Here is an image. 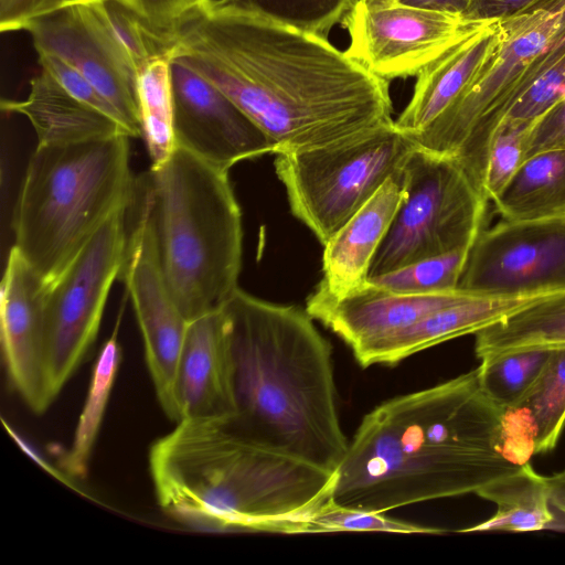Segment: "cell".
<instances>
[{
    "instance_id": "39",
    "label": "cell",
    "mask_w": 565,
    "mask_h": 565,
    "mask_svg": "<svg viewBox=\"0 0 565 565\" xmlns=\"http://www.w3.org/2000/svg\"><path fill=\"white\" fill-rule=\"evenodd\" d=\"M533 0H470L463 19L472 23H490L505 19Z\"/></svg>"
},
{
    "instance_id": "21",
    "label": "cell",
    "mask_w": 565,
    "mask_h": 565,
    "mask_svg": "<svg viewBox=\"0 0 565 565\" xmlns=\"http://www.w3.org/2000/svg\"><path fill=\"white\" fill-rule=\"evenodd\" d=\"M539 299L541 298L472 297L439 309L414 324L379 340L354 359L362 367L377 364L392 366L445 341L476 333Z\"/></svg>"
},
{
    "instance_id": "4",
    "label": "cell",
    "mask_w": 565,
    "mask_h": 565,
    "mask_svg": "<svg viewBox=\"0 0 565 565\" xmlns=\"http://www.w3.org/2000/svg\"><path fill=\"white\" fill-rule=\"evenodd\" d=\"M221 309L233 359L231 424L265 447L335 471L349 441L337 407L330 342L306 309L239 288Z\"/></svg>"
},
{
    "instance_id": "12",
    "label": "cell",
    "mask_w": 565,
    "mask_h": 565,
    "mask_svg": "<svg viewBox=\"0 0 565 565\" xmlns=\"http://www.w3.org/2000/svg\"><path fill=\"white\" fill-rule=\"evenodd\" d=\"M482 24L388 0H358L343 23L345 53L387 82L417 76Z\"/></svg>"
},
{
    "instance_id": "17",
    "label": "cell",
    "mask_w": 565,
    "mask_h": 565,
    "mask_svg": "<svg viewBox=\"0 0 565 565\" xmlns=\"http://www.w3.org/2000/svg\"><path fill=\"white\" fill-rule=\"evenodd\" d=\"M472 297L476 296L458 289L436 294H402L366 280L339 298L316 288L307 299L306 311L337 334L355 356L371 344L426 316Z\"/></svg>"
},
{
    "instance_id": "3",
    "label": "cell",
    "mask_w": 565,
    "mask_h": 565,
    "mask_svg": "<svg viewBox=\"0 0 565 565\" xmlns=\"http://www.w3.org/2000/svg\"><path fill=\"white\" fill-rule=\"evenodd\" d=\"M228 417L181 419L151 445L159 507L200 531L302 533L335 471L252 440Z\"/></svg>"
},
{
    "instance_id": "10",
    "label": "cell",
    "mask_w": 565,
    "mask_h": 565,
    "mask_svg": "<svg viewBox=\"0 0 565 565\" xmlns=\"http://www.w3.org/2000/svg\"><path fill=\"white\" fill-rule=\"evenodd\" d=\"M126 211L115 212L46 285L44 349L47 395L57 396L93 345L127 248Z\"/></svg>"
},
{
    "instance_id": "36",
    "label": "cell",
    "mask_w": 565,
    "mask_h": 565,
    "mask_svg": "<svg viewBox=\"0 0 565 565\" xmlns=\"http://www.w3.org/2000/svg\"><path fill=\"white\" fill-rule=\"evenodd\" d=\"M104 0H0V30H25L34 20L56 10L78 3Z\"/></svg>"
},
{
    "instance_id": "20",
    "label": "cell",
    "mask_w": 565,
    "mask_h": 565,
    "mask_svg": "<svg viewBox=\"0 0 565 565\" xmlns=\"http://www.w3.org/2000/svg\"><path fill=\"white\" fill-rule=\"evenodd\" d=\"M500 40L499 21L482 24L425 67L396 127L407 136L428 128L469 86Z\"/></svg>"
},
{
    "instance_id": "11",
    "label": "cell",
    "mask_w": 565,
    "mask_h": 565,
    "mask_svg": "<svg viewBox=\"0 0 565 565\" xmlns=\"http://www.w3.org/2000/svg\"><path fill=\"white\" fill-rule=\"evenodd\" d=\"M457 289L476 297L533 299L565 292V216L503 220L471 245Z\"/></svg>"
},
{
    "instance_id": "5",
    "label": "cell",
    "mask_w": 565,
    "mask_h": 565,
    "mask_svg": "<svg viewBox=\"0 0 565 565\" xmlns=\"http://www.w3.org/2000/svg\"><path fill=\"white\" fill-rule=\"evenodd\" d=\"M137 184L161 274L182 315L191 321L221 309L238 288L243 254L228 171L177 146Z\"/></svg>"
},
{
    "instance_id": "38",
    "label": "cell",
    "mask_w": 565,
    "mask_h": 565,
    "mask_svg": "<svg viewBox=\"0 0 565 565\" xmlns=\"http://www.w3.org/2000/svg\"><path fill=\"white\" fill-rule=\"evenodd\" d=\"M158 30L174 33L204 0H120Z\"/></svg>"
},
{
    "instance_id": "29",
    "label": "cell",
    "mask_w": 565,
    "mask_h": 565,
    "mask_svg": "<svg viewBox=\"0 0 565 565\" xmlns=\"http://www.w3.org/2000/svg\"><path fill=\"white\" fill-rule=\"evenodd\" d=\"M171 57L150 62L139 72L137 78L141 137L146 142L151 166L167 161L177 148L173 132Z\"/></svg>"
},
{
    "instance_id": "23",
    "label": "cell",
    "mask_w": 565,
    "mask_h": 565,
    "mask_svg": "<svg viewBox=\"0 0 565 565\" xmlns=\"http://www.w3.org/2000/svg\"><path fill=\"white\" fill-rule=\"evenodd\" d=\"M502 417L503 441L515 460L554 449L565 427V345L552 348L534 383Z\"/></svg>"
},
{
    "instance_id": "24",
    "label": "cell",
    "mask_w": 565,
    "mask_h": 565,
    "mask_svg": "<svg viewBox=\"0 0 565 565\" xmlns=\"http://www.w3.org/2000/svg\"><path fill=\"white\" fill-rule=\"evenodd\" d=\"M508 221H539L565 216V149L525 159L492 201Z\"/></svg>"
},
{
    "instance_id": "19",
    "label": "cell",
    "mask_w": 565,
    "mask_h": 565,
    "mask_svg": "<svg viewBox=\"0 0 565 565\" xmlns=\"http://www.w3.org/2000/svg\"><path fill=\"white\" fill-rule=\"evenodd\" d=\"M404 195L399 169L324 245L319 290L339 298L366 282L373 257Z\"/></svg>"
},
{
    "instance_id": "41",
    "label": "cell",
    "mask_w": 565,
    "mask_h": 565,
    "mask_svg": "<svg viewBox=\"0 0 565 565\" xmlns=\"http://www.w3.org/2000/svg\"><path fill=\"white\" fill-rule=\"evenodd\" d=\"M545 481L553 508L565 514V470L545 477Z\"/></svg>"
},
{
    "instance_id": "31",
    "label": "cell",
    "mask_w": 565,
    "mask_h": 565,
    "mask_svg": "<svg viewBox=\"0 0 565 565\" xmlns=\"http://www.w3.org/2000/svg\"><path fill=\"white\" fill-rule=\"evenodd\" d=\"M552 348L522 349L481 361V385L499 407L518 403L541 373Z\"/></svg>"
},
{
    "instance_id": "25",
    "label": "cell",
    "mask_w": 565,
    "mask_h": 565,
    "mask_svg": "<svg viewBox=\"0 0 565 565\" xmlns=\"http://www.w3.org/2000/svg\"><path fill=\"white\" fill-rule=\"evenodd\" d=\"M477 495L497 505L487 521L460 532H531L546 529L554 520L545 477L530 461L482 487Z\"/></svg>"
},
{
    "instance_id": "16",
    "label": "cell",
    "mask_w": 565,
    "mask_h": 565,
    "mask_svg": "<svg viewBox=\"0 0 565 565\" xmlns=\"http://www.w3.org/2000/svg\"><path fill=\"white\" fill-rule=\"evenodd\" d=\"M46 285L12 246L1 282V343L9 382L35 413L51 404L44 349Z\"/></svg>"
},
{
    "instance_id": "28",
    "label": "cell",
    "mask_w": 565,
    "mask_h": 565,
    "mask_svg": "<svg viewBox=\"0 0 565 565\" xmlns=\"http://www.w3.org/2000/svg\"><path fill=\"white\" fill-rule=\"evenodd\" d=\"M120 362L115 335L103 345L95 362L89 388L62 467L71 477L85 478Z\"/></svg>"
},
{
    "instance_id": "18",
    "label": "cell",
    "mask_w": 565,
    "mask_h": 565,
    "mask_svg": "<svg viewBox=\"0 0 565 565\" xmlns=\"http://www.w3.org/2000/svg\"><path fill=\"white\" fill-rule=\"evenodd\" d=\"M175 393L179 420L236 413L233 359L222 309L189 321Z\"/></svg>"
},
{
    "instance_id": "35",
    "label": "cell",
    "mask_w": 565,
    "mask_h": 565,
    "mask_svg": "<svg viewBox=\"0 0 565 565\" xmlns=\"http://www.w3.org/2000/svg\"><path fill=\"white\" fill-rule=\"evenodd\" d=\"M38 56L42 70L47 72L66 92L113 117L124 127L117 111L78 71L53 54L38 53Z\"/></svg>"
},
{
    "instance_id": "34",
    "label": "cell",
    "mask_w": 565,
    "mask_h": 565,
    "mask_svg": "<svg viewBox=\"0 0 565 565\" xmlns=\"http://www.w3.org/2000/svg\"><path fill=\"white\" fill-rule=\"evenodd\" d=\"M532 125L502 122L495 129L488 151L482 189L493 201L513 178L524 159L525 139Z\"/></svg>"
},
{
    "instance_id": "30",
    "label": "cell",
    "mask_w": 565,
    "mask_h": 565,
    "mask_svg": "<svg viewBox=\"0 0 565 565\" xmlns=\"http://www.w3.org/2000/svg\"><path fill=\"white\" fill-rule=\"evenodd\" d=\"M222 1L274 23L328 38L335 25H343L358 0Z\"/></svg>"
},
{
    "instance_id": "9",
    "label": "cell",
    "mask_w": 565,
    "mask_h": 565,
    "mask_svg": "<svg viewBox=\"0 0 565 565\" xmlns=\"http://www.w3.org/2000/svg\"><path fill=\"white\" fill-rule=\"evenodd\" d=\"M414 149L394 120L342 143L278 153L274 166L292 214L324 246Z\"/></svg>"
},
{
    "instance_id": "26",
    "label": "cell",
    "mask_w": 565,
    "mask_h": 565,
    "mask_svg": "<svg viewBox=\"0 0 565 565\" xmlns=\"http://www.w3.org/2000/svg\"><path fill=\"white\" fill-rule=\"evenodd\" d=\"M475 334L480 361L522 349L565 345V292L519 308Z\"/></svg>"
},
{
    "instance_id": "8",
    "label": "cell",
    "mask_w": 565,
    "mask_h": 565,
    "mask_svg": "<svg viewBox=\"0 0 565 565\" xmlns=\"http://www.w3.org/2000/svg\"><path fill=\"white\" fill-rule=\"evenodd\" d=\"M401 174L405 195L367 278L470 248L483 228L489 200L458 157L415 148Z\"/></svg>"
},
{
    "instance_id": "37",
    "label": "cell",
    "mask_w": 565,
    "mask_h": 565,
    "mask_svg": "<svg viewBox=\"0 0 565 565\" xmlns=\"http://www.w3.org/2000/svg\"><path fill=\"white\" fill-rule=\"evenodd\" d=\"M565 149V97L535 120L525 139L524 159L536 153Z\"/></svg>"
},
{
    "instance_id": "1",
    "label": "cell",
    "mask_w": 565,
    "mask_h": 565,
    "mask_svg": "<svg viewBox=\"0 0 565 565\" xmlns=\"http://www.w3.org/2000/svg\"><path fill=\"white\" fill-rule=\"evenodd\" d=\"M179 58L235 103L275 143L305 151L393 120L388 82L328 38L204 0L174 32Z\"/></svg>"
},
{
    "instance_id": "22",
    "label": "cell",
    "mask_w": 565,
    "mask_h": 565,
    "mask_svg": "<svg viewBox=\"0 0 565 565\" xmlns=\"http://www.w3.org/2000/svg\"><path fill=\"white\" fill-rule=\"evenodd\" d=\"M1 109L29 119L38 138L36 146L129 136L117 120L72 96L43 70L31 79L25 99H2Z\"/></svg>"
},
{
    "instance_id": "40",
    "label": "cell",
    "mask_w": 565,
    "mask_h": 565,
    "mask_svg": "<svg viewBox=\"0 0 565 565\" xmlns=\"http://www.w3.org/2000/svg\"><path fill=\"white\" fill-rule=\"evenodd\" d=\"M404 6L463 17L470 0H388Z\"/></svg>"
},
{
    "instance_id": "13",
    "label": "cell",
    "mask_w": 565,
    "mask_h": 565,
    "mask_svg": "<svg viewBox=\"0 0 565 565\" xmlns=\"http://www.w3.org/2000/svg\"><path fill=\"white\" fill-rule=\"evenodd\" d=\"M25 31L38 53L53 54L78 71L117 111L129 136L141 137L139 72L110 31L99 1L51 12Z\"/></svg>"
},
{
    "instance_id": "32",
    "label": "cell",
    "mask_w": 565,
    "mask_h": 565,
    "mask_svg": "<svg viewBox=\"0 0 565 565\" xmlns=\"http://www.w3.org/2000/svg\"><path fill=\"white\" fill-rule=\"evenodd\" d=\"M470 248L425 258L367 281L402 294H436L457 290V285Z\"/></svg>"
},
{
    "instance_id": "14",
    "label": "cell",
    "mask_w": 565,
    "mask_h": 565,
    "mask_svg": "<svg viewBox=\"0 0 565 565\" xmlns=\"http://www.w3.org/2000/svg\"><path fill=\"white\" fill-rule=\"evenodd\" d=\"M119 277L132 302L158 401L166 415L177 423V374L189 321L164 282L157 260L151 224L141 203L135 226L128 233Z\"/></svg>"
},
{
    "instance_id": "2",
    "label": "cell",
    "mask_w": 565,
    "mask_h": 565,
    "mask_svg": "<svg viewBox=\"0 0 565 565\" xmlns=\"http://www.w3.org/2000/svg\"><path fill=\"white\" fill-rule=\"evenodd\" d=\"M503 409L479 367L367 413L335 469L334 503L386 513L477 492L520 466L503 452Z\"/></svg>"
},
{
    "instance_id": "7",
    "label": "cell",
    "mask_w": 565,
    "mask_h": 565,
    "mask_svg": "<svg viewBox=\"0 0 565 565\" xmlns=\"http://www.w3.org/2000/svg\"><path fill=\"white\" fill-rule=\"evenodd\" d=\"M501 40L469 86L424 131L415 148L456 156L482 189L501 113L532 61L565 33V0H533L499 21Z\"/></svg>"
},
{
    "instance_id": "33",
    "label": "cell",
    "mask_w": 565,
    "mask_h": 565,
    "mask_svg": "<svg viewBox=\"0 0 565 565\" xmlns=\"http://www.w3.org/2000/svg\"><path fill=\"white\" fill-rule=\"evenodd\" d=\"M393 532L440 534L443 529L425 526L385 515V513L347 508L332 498L307 519L302 533L324 532Z\"/></svg>"
},
{
    "instance_id": "15",
    "label": "cell",
    "mask_w": 565,
    "mask_h": 565,
    "mask_svg": "<svg viewBox=\"0 0 565 565\" xmlns=\"http://www.w3.org/2000/svg\"><path fill=\"white\" fill-rule=\"evenodd\" d=\"M171 79L177 146L227 171L275 153L271 139L235 103L174 56Z\"/></svg>"
},
{
    "instance_id": "27",
    "label": "cell",
    "mask_w": 565,
    "mask_h": 565,
    "mask_svg": "<svg viewBox=\"0 0 565 565\" xmlns=\"http://www.w3.org/2000/svg\"><path fill=\"white\" fill-rule=\"evenodd\" d=\"M564 97L565 33L547 45L532 61L508 99L500 124L533 125L537 118Z\"/></svg>"
},
{
    "instance_id": "6",
    "label": "cell",
    "mask_w": 565,
    "mask_h": 565,
    "mask_svg": "<svg viewBox=\"0 0 565 565\" xmlns=\"http://www.w3.org/2000/svg\"><path fill=\"white\" fill-rule=\"evenodd\" d=\"M129 136L36 146L14 205L13 247L49 284L136 199Z\"/></svg>"
}]
</instances>
